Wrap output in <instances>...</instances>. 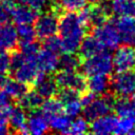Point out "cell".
Returning <instances> with one entry per match:
<instances>
[{
  "mask_svg": "<svg viewBox=\"0 0 135 135\" xmlns=\"http://www.w3.org/2000/svg\"><path fill=\"white\" fill-rule=\"evenodd\" d=\"M88 23L80 14L68 11L59 18L58 33L62 41L63 53H75L86 36Z\"/></svg>",
  "mask_w": 135,
  "mask_h": 135,
  "instance_id": "1",
  "label": "cell"
},
{
  "mask_svg": "<svg viewBox=\"0 0 135 135\" xmlns=\"http://www.w3.org/2000/svg\"><path fill=\"white\" fill-rule=\"evenodd\" d=\"M37 55L26 54L22 51L15 52L11 56L9 65V71L13 77L27 84L33 83L40 72L37 61Z\"/></svg>",
  "mask_w": 135,
  "mask_h": 135,
  "instance_id": "2",
  "label": "cell"
},
{
  "mask_svg": "<svg viewBox=\"0 0 135 135\" xmlns=\"http://www.w3.org/2000/svg\"><path fill=\"white\" fill-rule=\"evenodd\" d=\"M81 69L82 72L88 75H110L112 71L114 70V63H113V56L102 50L90 57L84 58V60L81 62Z\"/></svg>",
  "mask_w": 135,
  "mask_h": 135,
  "instance_id": "3",
  "label": "cell"
},
{
  "mask_svg": "<svg viewBox=\"0 0 135 135\" xmlns=\"http://www.w3.org/2000/svg\"><path fill=\"white\" fill-rule=\"evenodd\" d=\"M92 35L97 38L104 50L116 49L122 42L120 34L114 22H104L95 26L92 31Z\"/></svg>",
  "mask_w": 135,
  "mask_h": 135,
  "instance_id": "4",
  "label": "cell"
},
{
  "mask_svg": "<svg viewBox=\"0 0 135 135\" xmlns=\"http://www.w3.org/2000/svg\"><path fill=\"white\" fill-rule=\"evenodd\" d=\"M111 89L119 97L135 95V72L132 70L117 72L111 80Z\"/></svg>",
  "mask_w": 135,
  "mask_h": 135,
  "instance_id": "5",
  "label": "cell"
},
{
  "mask_svg": "<svg viewBox=\"0 0 135 135\" xmlns=\"http://www.w3.org/2000/svg\"><path fill=\"white\" fill-rule=\"evenodd\" d=\"M58 27H59V18H58V13L55 9L40 15L35 22L37 36L41 39H46L55 35L58 32Z\"/></svg>",
  "mask_w": 135,
  "mask_h": 135,
  "instance_id": "6",
  "label": "cell"
},
{
  "mask_svg": "<svg viewBox=\"0 0 135 135\" xmlns=\"http://www.w3.org/2000/svg\"><path fill=\"white\" fill-rule=\"evenodd\" d=\"M58 86L62 89H72L77 92H83L88 88V80L85 77L76 71L61 70L55 76Z\"/></svg>",
  "mask_w": 135,
  "mask_h": 135,
  "instance_id": "7",
  "label": "cell"
},
{
  "mask_svg": "<svg viewBox=\"0 0 135 135\" xmlns=\"http://www.w3.org/2000/svg\"><path fill=\"white\" fill-rule=\"evenodd\" d=\"M112 13L111 3H99L92 6H85L79 11L82 19L93 26H97L105 22L109 14Z\"/></svg>",
  "mask_w": 135,
  "mask_h": 135,
  "instance_id": "8",
  "label": "cell"
},
{
  "mask_svg": "<svg viewBox=\"0 0 135 135\" xmlns=\"http://www.w3.org/2000/svg\"><path fill=\"white\" fill-rule=\"evenodd\" d=\"M83 113L88 120H94L98 117L110 114V112L114 109V102L111 96L103 95L100 97H95L88 105L83 107Z\"/></svg>",
  "mask_w": 135,
  "mask_h": 135,
  "instance_id": "9",
  "label": "cell"
},
{
  "mask_svg": "<svg viewBox=\"0 0 135 135\" xmlns=\"http://www.w3.org/2000/svg\"><path fill=\"white\" fill-rule=\"evenodd\" d=\"M113 63L116 72L130 71L135 66V50L131 45L117 47L113 55Z\"/></svg>",
  "mask_w": 135,
  "mask_h": 135,
  "instance_id": "10",
  "label": "cell"
},
{
  "mask_svg": "<svg viewBox=\"0 0 135 135\" xmlns=\"http://www.w3.org/2000/svg\"><path fill=\"white\" fill-rule=\"evenodd\" d=\"M114 23L120 34L121 41L131 46H135V17L121 16L114 20Z\"/></svg>",
  "mask_w": 135,
  "mask_h": 135,
  "instance_id": "11",
  "label": "cell"
},
{
  "mask_svg": "<svg viewBox=\"0 0 135 135\" xmlns=\"http://www.w3.org/2000/svg\"><path fill=\"white\" fill-rule=\"evenodd\" d=\"M8 124L15 133L28 134L27 131V117L24 108L21 105H11L7 109Z\"/></svg>",
  "mask_w": 135,
  "mask_h": 135,
  "instance_id": "12",
  "label": "cell"
},
{
  "mask_svg": "<svg viewBox=\"0 0 135 135\" xmlns=\"http://www.w3.org/2000/svg\"><path fill=\"white\" fill-rule=\"evenodd\" d=\"M11 17L17 24H32L36 22L38 16L37 9L26 4H11Z\"/></svg>",
  "mask_w": 135,
  "mask_h": 135,
  "instance_id": "13",
  "label": "cell"
},
{
  "mask_svg": "<svg viewBox=\"0 0 135 135\" xmlns=\"http://www.w3.org/2000/svg\"><path fill=\"white\" fill-rule=\"evenodd\" d=\"M49 117L42 111L34 110L27 117V131L33 135H42L50 130Z\"/></svg>",
  "mask_w": 135,
  "mask_h": 135,
  "instance_id": "14",
  "label": "cell"
},
{
  "mask_svg": "<svg viewBox=\"0 0 135 135\" xmlns=\"http://www.w3.org/2000/svg\"><path fill=\"white\" fill-rule=\"evenodd\" d=\"M19 43L17 27L12 23H4L0 25V50L12 52L17 49Z\"/></svg>",
  "mask_w": 135,
  "mask_h": 135,
  "instance_id": "15",
  "label": "cell"
},
{
  "mask_svg": "<svg viewBox=\"0 0 135 135\" xmlns=\"http://www.w3.org/2000/svg\"><path fill=\"white\" fill-rule=\"evenodd\" d=\"M37 61L39 70L46 74L55 72L60 64V58L58 57V53L45 47L39 51L37 55Z\"/></svg>",
  "mask_w": 135,
  "mask_h": 135,
  "instance_id": "16",
  "label": "cell"
},
{
  "mask_svg": "<svg viewBox=\"0 0 135 135\" xmlns=\"http://www.w3.org/2000/svg\"><path fill=\"white\" fill-rule=\"evenodd\" d=\"M35 83V90L43 97V98H50L55 96L57 93L58 84L55 80V78H52L44 72H39Z\"/></svg>",
  "mask_w": 135,
  "mask_h": 135,
  "instance_id": "17",
  "label": "cell"
},
{
  "mask_svg": "<svg viewBox=\"0 0 135 135\" xmlns=\"http://www.w3.org/2000/svg\"><path fill=\"white\" fill-rule=\"evenodd\" d=\"M117 120L118 119L114 115L107 114L104 116H101L92 120L90 130L92 133L97 135H108L111 133H115Z\"/></svg>",
  "mask_w": 135,
  "mask_h": 135,
  "instance_id": "18",
  "label": "cell"
},
{
  "mask_svg": "<svg viewBox=\"0 0 135 135\" xmlns=\"http://www.w3.org/2000/svg\"><path fill=\"white\" fill-rule=\"evenodd\" d=\"M111 88V80L108 75H91L88 79V89L95 95H104Z\"/></svg>",
  "mask_w": 135,
  "mask_h": 135,
  "instance_id": "19",
  "label": "cell"
},
{
  "mask_svg": "<svg viewBox=\"0 0 135 135\" xmlns=\"http://www.w3.org/2000/svg\"><path fill=\"white\" fill-rule=\"evenodd\" d=\"M114 111L119 117L132 115L135 112V95L120 96L114 102Z\"/></svg>",
  "mask_w": 135,
  "mask_h": 135,
  "instance_id": "20",
  "label": "cell"
},
{
  "mask_svg": "<svg viewBox=\"0 0 135 135\" xmlns=\"http://www.w3.org/2000/svg\"><path fill=\"white\" fill-rule=\"evenodd\" d=\"M72 117H70L68 114H56L53 115L51 117H49L50 120V128L57 133H61V134H69L70 132V128L72 124Z\"/></svg>",
  "mask_w": 135,
  "mask_h": 135,
  "instance_id": "21",
  "label": "cell"
},
{
  "mask_svg": "<svg viewBox=\"0 0 135 135\" xmlns=\"http://www.w3.org/2000/svg\"><path fill=\"white\" fill-rule=\"evenodd\" d=\"M104 49L102 47L101 43L97 40V38L94 35H90V36H85L84 39L82 40L79 47V53L83 58H86Z\"/></svg>",
  "mask_w": 135,
  "mask_h": 135,
  "instance_id": "22",
  "label": "cell"
},
{
  "mask_svg": "<svg viewBox=\"0 0 135 135\" xmlns=\"http://www.w3.org/2000/svg\"><path fill=\"white\" fill-rule=\"evenodd\" d=\"M3 89L14 99H21L30 91V89L27 86V83L19 81L15 78L14 79H7Z\"/></svg>",
  "mask_w": 135,
  "mask_h": 135,
  "instance_id": "23",
  "label": "cell"
},
{
  "mask_svg": "<svg viewBox=\"0 0 135 135\" xmlns=\"http://www.w3.org/2000/svg\"><path fill=\"white\" fill-rule=\"evenodd\" d=\"M112 13L121 17H135V0H113Z\"/></svg>",
  "mask_w": 135,
  "mask_h": 135,
  "instance_id": "24",
  "label": "cell"
},
{
  "mask_svg": "<svg viewBox=\"0 0 135 135\" xmlns=\"http://www.w3.org/2000/svg\"><path fill=\"white\" fill-rule=\"evenodd\" d=\"M20 101V105L23 107L25 110H30V111H34L37 110L38 108H41L42 103H43V97L36 91H28L21 99H19Z\"/></svg>",
  "mask_w": 135,
  "mask_h": 135,
  "instance_id": "25",
  "label": "cell"
},
{
  "mask_svg": "<svg viewBox=\"0 0 135 135\" xmlns=\"http://www.w3.org/2000/svg\"><path fill=\"white\" fill-rule=\"evenodd\" d=\"M17 33H18L19 43H21V45L34 42L37 36L36 28L32 24H18Z\"/></svg>",
  "mask_w": 135,
  "mask_h": 135,
  "instance_id": "26",
  "label": "cell"
},
{
  "mask_svg": "<svg viewBox=\"0 0 135 135\" xmlns=\"http://www.w3.org/2000/svg\"><path fill=\"white\" fill-rule=\"evenodd\" d=\"M40 109L47 117H51L63 111V103L59 98H55L53 96V97L46 98V100L43 101Z\"/></svg>",
  "mask_w": 135,
  "mask_h": 135,
  "instance_id": "27",
  "label": "cell"
},
{
  "mask_svg": "<svg viewBox=\"0 0 135 135\" xmlns=\"http://www.w3.org/2000/svg\"><path fill=\"white\" fill-rule=\"evenodd\" d=\"M135 129V120L132 116H122L117 120V126L115 130V134L123 135L134 133Z\"/></svg>",
  "mask_w": 135,
  "mask_h": 135,
  "instance_id": "28",
  "label": "cell"
},
{
  "mask_svg": "<svg viewBox=\"0 0 135 135\" xmlns=\"http://www.w3.org/2000/svg\"><path fill=\"white\" fill-rule=\"evenodd\" d=\"M80 65L79 58L74 55V53H64L60 58L59 68L66 71H76Z\"/></svg>",
  "mask_w": 135,
  "mask_h": 135,
  "instance_id": "29",
  "label": "cell"
},
{
  "mask_svg": "<svg viewBox=\"0 0 135 135\" xmlns=\"http://www.w3.org/2000/svg\"><path fill=\"white\" fill-rule=\"evenodd\" d=\"M82 107L83 105H82L79 97H76V98H73V99H70V100L63 102V110H64L65 114H68L72 118L77 117L80 114Z\"/></svg>",
  "mask_w": 135,
  "mask_h": 135,
  "instance_id": "30",
  "label": "cell"
},
{
  "mask_svg": "<svg viewBox=\"0 0 135 135\" xmlns=\"http://www.w3.org/2000/svg\"><path fill=\"white\" fill-rule=\"evenodd\" d=\"M89 129H90V126H89L88 119L83 117H77L74 121H72L69 134H74V135L85 134L88 133Z\"/></svg>",
  "mask_w": 135,
  "mask_h": 135,
  "instance_id": "31",
  "label": "cell"
},
{
  "mask_svg": "<svg viewBox=\"0 0 135 135\" xmlns=\"http://www.w3.org/2000/svg\"><path fill=\"white\" fill-rule=\"evenodd\" d=\"M44 47L45 49H49L53 52H56V53H59V52H63L62 50V41H61V38L60 36H56V35H53L46 39H44Z\"/></svg>",
  "mask_w": 135,
  "mask_h": 135,
  "instance_id": "32",
  "label": "cell"
},
{
  "mask_svg": "<svg viewBox=\"0 0 135 135\" xmlns=\"http://www.w3.org/2000/svg\"><path fill=\"white\" fill-rule=\"evenodd\" d=\"M86 0H60V6L70 12L80 11L85 6Z\"/></svg>",
  "mask_w": 135,
  "mask_h": 135,
  "instance_id": "33",
  "label": "cell"
},
{
  "mask_svg": "<svg viewBox=\"0 0 135 135\" xmlns=\"http://www.w3.org/2000/svg\"><path fill=\"white\" fill-rule=\"evenodd\" d=\"M11 18V4L0 2V25L6 23Z\"/></svg>",
  "mask_w": 135,
  "mask_h": 135,
  "instance_id": "34",
  "label": "cell"
},
{
  "mask_svg": "<svg viewBox=\"0 0 135 135\" xmlns=\"http://www.w3.org/2000/svg\"><path fill=\"white\" fill-rule=\"evenodd\" d=\"M8 115L6 109H0V135L6 134L9 132L8 127Z\"/></svg>",
  "mask_w": 135,
  "mask_h": 135,
  "instance_id": "35",
  "label": "cell"
},
{
  "mask_svg": "<svg viewBox=\"0 0 135 135\" xmlns=\"http://www.w3.org/2000/svg\"><path fill=\"white\" fill-rule=\"evenodd\" d=\"M11 57L7 55L6 51L0 50V72H6L9 70Z\"/></svg>",
  "mask_w": 135,
  "mask_h": 135,
  "instance_id": "36",
  "label": "cell"
},
{
  "mask_svg": "<svg viewBox=\"0 0 135 135\" xmlns=\"http://www.w3.org/2000/svg\"><path fill=\"white\" fill-rule=\"evenodd\" d=\"M12 97L7 94V92L3 89H0V109H7L11 107Z\"/></svg>",
  "mask_w": 135,
  "mask_h": 135,
  "instance_id": "37",
  "label": "cell"
},
{
  "mask_svg": "<svg viewBox=\"0 0 135 135\" xmlns=\"http://www.w3.org/2000/svg\"><path fill=\"white\" fill-rule=\"evenodd\" d=\"M7 77L5 75V72H0V89L1 88H4L6 81H7Z\"/></svg>",
  "mask_w": 135,
  "mask_h": 135,
  "instance_id": "38",
  "label": "cell"
},
{
  "mask_svg": "<svg viewBox=\"0 0 135 135\" xmlns=\"http://www.w3.org/2000/svg\"><path fill=\"white\" fill-rule=\"evenodd\" d=\"M3 2H5V3H7V4H15V2L17 1V0H2ZM19 1V0H18Z\"/></svg>",
  "mask_w": 135,
  "mask_h": 135,
  "instance_id": "39",
  "label": "cell"
},
{
  "mask_svg": "<svg viewBox=\"0 0 135 135\" xmlns=\"http://www.w3.org/2000/svg\"><path fill=\"white\" fill-rule=\"evenodd\" d=\"M90 2H92V3H98V2H100V1H102V0H89Z\"/></svg>",
  "mask_w": 135,
  "mask_h": 135,
  "instance_id": "40",
  "label": "cell"
},
{
  "mask_svg": "<svg viewBox=\"0 0 135 135\" xmlns=\"http://www.w3.org/2000/svg\"><path fill=\"white\" fill-rule=\"evenodd\" d=\"M134 133H135V129H134Z\"/></svg>",
  "mask_w": 135,
  "mask_h": 135,
  "instance_id": "41",
  "label": "cell"
}]
</instances>
